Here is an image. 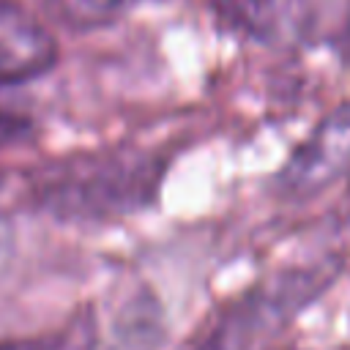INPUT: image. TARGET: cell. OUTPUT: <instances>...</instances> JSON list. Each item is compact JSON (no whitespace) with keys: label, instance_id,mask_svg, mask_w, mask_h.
<instances>
[{"label":"cell","instance_id":"cell-4","mask_svg":"<svg viewBox=\"0 0 350 350\" xmlns=\"http://www.w3.org/2000/svg\"><path fill=\"white\" fill-rule=\"evenodd\" d=\"M57 63V41L25 8L0 0V82H25Z\"/></svg>","mask_w":350,"mask_h":350},{"label":"cell","instance_id":"cell-7","mask_svg":"<svg viewBox=\"0 0 350 350\" xmlns=\"http://www.w3.org/2000/svg\"><path fill=\"white\" fill-rule=\"evenodd\" d=\"M0 350H66V345L55 339H11L0 342Z\"/></svg>","mask_w":350,"mask_h":350},{"label":"cell","instance_id":"cell-8","mask_svg":"<svg viewBox=\"0 0 350 350\" xmlns=\"http://www.w3.org/2000/svg\"><path fill=\"white\" fill-rule=\"evenodd\" d=\"M14 246H16V238H14V227L5 216H0V271L11 262L14 257Z\"/></svg>","mask_w":350,"mask_h":350},{"label":"cell","instance_id":"cell-3","mask_svg":"<svg viewBox=\"0 0 350 350\" xmlns=\"http://www.w3.org/2000/svg\"><path fill=\"white\" fill-rule=\"evenodd\" d=\"M309 284L312 282L295 273V276H287L282 282L265 284L262 290L252 293L216 325L211 347L213 350H243L249 342H254L260 334L271 331L293 309H298V304L306 298Z\"/></svg>","mask_w":350,"mask_h":350},{"label":"cell","instance_id":"cell-6","mask_svg":"<svg viewBox=\"0 0 350 350\" xmlns=\"http://www.w3.org/2000/svg\"><path fill=\"white\" fill-rule=\"evenodd\" d=\"M137 0H46V8L68 27L93 30L123 16Z\"/></svg>","mask_w":350,"mask_h":350},{"label":"cell","instance_id":"cell-1","mask_svg":"<svg viewBox=\"0 0 350 350\" xmlns=\"http://www.w3.org/2000/svg\"><path fill=\"white\" fill-rule=\"evenodd\" d=\"M156 180L159 170L148 159H85L55 170L41 189V202L66 219H109L150 202Z\"/></svg>","mask_w":350,"mask_h":350},{"label":"cell","instance_id":"cell-2","mask_svg":"<svg viewBox=\"0 0 350 350\" xmlns=\"http://www.w3.org/2000/svg\"><path fill=\"white\" fill-rule=\"evenodd\" d=\"M350 167V104L336 107L320 120L306 142L279 172V191L287 197H312L331 186Z\"/></svg>","mask_w":350,"mask_h":350},{"label":"cell","instance_id":"cell-5","mask_svg":"<svg viewBox=\"0 0 350 350\" xmlns=\"http://www.w3.org/2000/svg\"><path fill=\"white\" fill-rule=\"evenodd\" d=\"M221 22L262 44H287L309 33L314 0H219Z\"/></svg>","mask_w":350,"mask_h":350}]
</instances>
